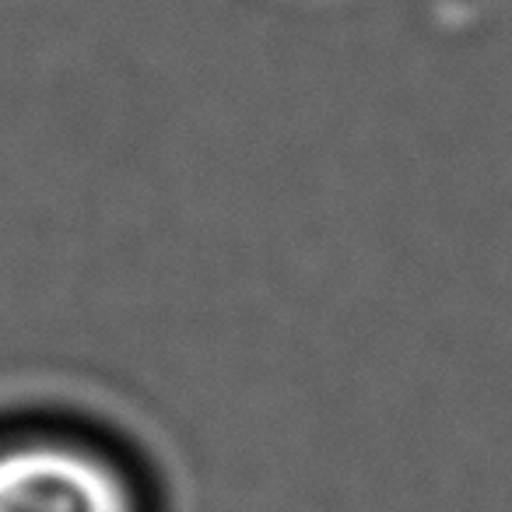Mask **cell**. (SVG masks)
<instances>
[{"mask_svg":"<svg viewBox=\"0 0 512 512\" xmlns=\"http://www.w3.org/2000/svg\"><path fill=\"white\" fill-rule=\"evenodd\" d=\"M0 512H155L137 463L81 428L0 432Z\"/></svg>","mask_w":512,"mask_h":512,"instance_id":"obj_1","label":"cell"}]
</instances>
